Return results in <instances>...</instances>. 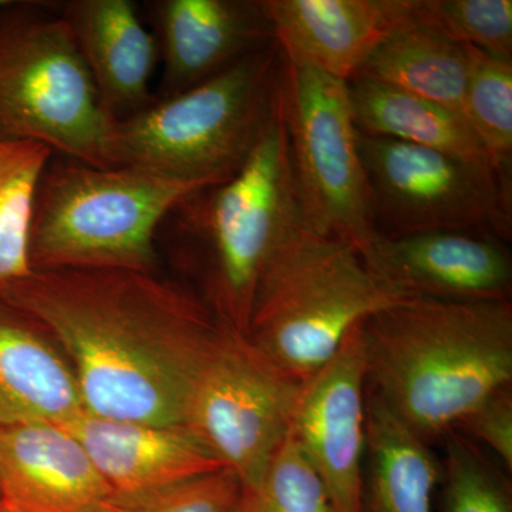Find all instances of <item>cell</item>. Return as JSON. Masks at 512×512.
<instances>
[{
  "mask_svg": "<svg viewBox=\"0 0 512 512\" xmlns=\"http://www.w3.org/2000/svg\"><path fill=\"white\" fill-rule=\"evenodd\" d=\"M56 340L84 412L184 426L192 384L224 323L197 292L157 272L33 269L0 288Z\"/></svg>",
  "mask_w": 512,
  "mask_h": 512,
  "instance_id": "obj_1",
  "label": "cell"
},
{
  "mask_svg": "<svg viewBox=\"0 0 512 512\" xmlns=\"http://www.w3.org/2000/svg\"><path fill=\"white\" fill-rule=\"evenodd\" d=\"M367 393L433 446L512 386V303L410 298L363 320Z\"/></svg>",
  "mask_w": 512,
  "mask_h": 512,
  "instance_id": "obj_2",
  "label": "cell"
},
{
  "mask_svg": "<svg viewBox=\"0 0 512 512\" xmlns=\"http://www.w3.org/2000/svg\"><path fill=\"white\" fill-rule=\"evenodd\" d=\"M302 224L281 106L245 164L227 180L191 192L170 212L167 229L191 255L202 301L247 338L265 266Z\"/></svg>",
  "mask_w": 512,
  "mask_h": 512,
  "instance_id": "obj_3",
  "label": "cell"
},
{
  "mask_svg": "<svg viewBox=\"0 0 512 512\" xmlns=\"http://www.w3.org/2000/svg\"><path fill=\"white\" fill-rule=\"evenodd\" d=\"M284 56L274 42L143 110L114 120L111 164L220 183L245 164L279 110Z\"/></svg>",
  "mask_w": 512,
  "mask_h": 512,
  "instance_id": "obj_4",
  "label": "cell"
},
{
  "mask_svg": "<svg viewBox=\"0 0 512 512\" xmlns=\"http://www.w3.org/2000/svg\"><path fill=\"white\" fill-rule=\"evenodd\" d=\"M215 184V183H214ZM210 185L143 168L96 167L53 154L30 222L33 269L157 272V239L170 212Z\"/></svg>",
  "mask_w": 512,
  "mask_h": 512,
  "instance_id": "obj_5",
  "label": "cell"
},
{
  "mask_svg": "<svg viewBox=\"0 0 512 512\" xmlns=\"http://www.w3.org/2000/svg\"><path fill=\"white\" fill-rule=\"evenodd\" d=\"M406 299L369 268L359 249L301 224L262 272L247 338L305 382L362 320Z\"/></svg>",
  "mask_w": 512,
  "mask_h": 512,
  "instance_id": "obj_6",
  "label": "cell"
},
{
  "mask_svg": "<svg viewBox=\"0 0 512 512\" xmlns=\"http://www.w3.org/2000/svg\"><path fill=\"white\" fill-rule=\"evenodd\" d=\"M10 2L0 13V138L45 144L57 156L114 167L104 109L62 15Z\"/></svg>",
  "mask_w": 512,
  "mask_h": 512,
  "instance_id": "obj_7",
  "label": "cell"
},
{
  "mask_svg": "<svg viewBox=\"0 0 512 512\" xmlns=\"http://www.w3.org/2000/svg\"><path fill=\"white\" fill-rule=\"evenodd\" d=\"M279 106L302 224L370 255L377 234L348 83L286 62Z\"/></svg>",
  "mask_w": 512,
  "mask_h": 512,
  "instance_id": "obj_8",
  "label": "cell"
},
{
  "mask_svg": "<svg viewBox=\"0 0 512 512\" xmlns=\"http://www.w3.org/2000/svg\"><path fill=\"white\" fill-rule=\"evenodd\" d=\"M301 387L224 325L192 384L184 426L249 488L291 433Z\"/></svg>",
  "mask_w": 512,
  "mask_h": 512,
  "instance_id": "obj_9",
  "label": "cell"
},
{
  "mask_svg": "<svg viewBox=\"0 0 512 512\" xmlns=\"http://www.w3.org/2000/svg\"><path fill=\"white\" fill-rule=\"evenodd\" d=\"M373 222L382 237L467 231L505 242L512 185L439 151L359 133Z\"/></svg>",
  "mask_w": 512,
  "mask_h": 512,
  "instance_id": "obj_10",
  "label": "cell"
},
{
  "mask_svg": "<svg viewBox=\"0 0 512 512\" xmlns=\"http://www.w3.org/2000/svg\"><path fill=\"white\" fill-rule=\"evenodd\" d=\"M362 322L338 352L302 382L291 434L318 471L338 512H360L367 427Z\"/></svg>",
  "mask_w": 512,
  "mask_h": 512,
  "instance_id": "obj_11",
  "label": "cell"
},
{
  "mask_svg": "<svg viewBox=\"0 0 512 512\" xmlns=\"http://www.w3.org/2000/svg\"><path fill=\"white\" fill-rule=\"evenodd\" d=\"M367 265L406 298L511 301L512 259L500 239L467 231L377 237Z\"/></svg>",
  "mask_w": 512,
  "mask_h": 512,
  "instance_id": "obj_12",
  "label": "cell"
},
{
  "mask_svg": "<svg viewBox=\"0 0 512 512\" xmlns=\"http://www.w3.org/2000/svg\"><path fill=\"white\" fill-rule=\"evenodd\" d=\"M164 62L160 96H173L274 42L262 0H160L153 3Z\"/></svg>",
  "mask_w": 512,
  "mask_h": 512,
  "instance_id": "obj_13",
  "label": "cell"
},
{
  "mask_svg": "<svg viewBox=\"0 0 512 512\" xmlns=\"http://www.w3.org/2000/svg\"><path fill=\"white\" fill-rule=\"evenodd\" d=\"M409 0H262L286 62L348 83L403 19Z\"/></svg>",
  "mask_w": 512,
  "mask_h": 512,
  "instance_id": "obj_14",
  "label": "cell"
},
{
  "mask_svg": "<svg viewBox=\"0 0 512 512\" xmlns=\"http://www.w3.org/2000/svg\"><path fill=\"white\" fill-rule=\"evenodd\" d=\"M110 494L86 448L63 424L0 426V501L32 512H89Z\"/></svg>",
  "mask_w": 512,
  "mask_h": 512,
  "instance_id": "obj_15",
  "label": "cell"
},
{
  "mask_svg": "<svg viewBox=\"0 0 512 512\" xmlns=\"http://www.w3.org/2000/svg\"><path fill=\"white\" fill-rule=\"evenodd\" d=\"M113 493H140L221 470L185 426L113 420L82 412L64 423Z\"/></svg>",
  "mask_w": 512,
  "mask_h": 512,
  "instance_id": "obj_16",
  "label": "cell"
},
{
  "mask_svg": "<svg viewBox=\"0 0 512 512\" xmlns=\"http://www.w3.org/2000/svg\"><path fill=\"white\" fill-rule=\"evenodd\" d=\"M104 109L116 120L147 107L160 52L131 0H73L60 12Z\"/></svg>",
  "mask_w": 512,
  "mask_h": 512,
  "instance_id": "obj_17",
  "label": "cell"
},
{
  "mask_svg": "<svg viewBox=\"0 0 512 512\" xmlns=\"http://www.w3.org/2000/svg\"><path fill=\"white\" fill-rule=\"evenodd\" d=\"M84 412L72 366L36 319L0 298V426Z\"/></svg>",
  "mask_w": 512,
  "mask_h": 512,
  "instance_id": "obj_18",
  "label": "cell"
},
{
  "mask_svg": "<svg viewBox=\"0 0 512 512\" xmlns=\"http://www.w3.org/2000/svg\"><path fill=\"white\" fill-rule=\"evenodd\" d=\"M440 458L367 393L360 512H437Z\"/></svg>",
  "mask_w": 512,
  "mask_h": 512,
  "instance_id": "obj_19",
  "label": "cell"
},
{
  "mask_svg": "<svg viewBox=\"0 0 512 512\" xmlns=\"http://www.w3.org/2000/svg\"><path fill=\"white\" fill-rule=\"evenodd\" d=\"M348 87L359 133L439 151L498 175L476 134L456 111L367 77H353Z\"/></svg>",
  "mask_w": 512,
  "mask_h": 512,
  "instance_id": "obj_20",
  "label": "cell"
},
{
  "mask_svg": "<svg viewBox=\"0 0 512 512\" xmlns=\"http://www.w3.org/2000/svg\"><path fill=\"white\" fill-rule=\"evenodd\" d=\"M356 76L406 90L464 117V47L413 22L409 2L406 15L373 50Z\"/></svg>",
  "mask_w": 512,
  "mask_h": 512,
  "instance_id": "obj_21",
  "label": "cell"
},
{
  "mask_svg": "<svg viewBox=\"0 0 512 512\" xmlns=\"http://www.w3.org/2000/svg\"><path fill=\"white\" fill-rule=\"evenodd\" d=\"M53 154L45 144L0 138V288L32 272L29 237L33 205Z\"/></svg>",
  "mask_w": 512,
  "mask_h": 512,
  "instance_id": "obj_22",
  "label": "cell"
},
{
  "mask_svg": "<svg viewBox=\"0 0 512 512\" xmlns=\"http://www.w3.org/2000/svg\"><path fill=\"white\" fill-rule=\"evenodd\" d=\"M467 57L463 114L498 177L511 184L512 60L463 46Z\"/></svg>",
  "mask_w": 512,
  "mask_h": 512,
  "instance_id": "obj_23",
  "label": "cell"
},
{
  "mask_svg": "<svg viewBox=\"0 0 512 512\" xmlns=\"http://www.w3.org/2000/svg\"><path fill=\"white\" fill-rule=\"evenodd\" d=\"M441 443L440 512H512L511 474L456 430Z\"/></svg>",
  "mask_w": 512,
  "mask_h": 512,
  "instance_id": "obj_24",
  "label": "cell"
},
{
  "mask_svg": "<svg viewBox=\"0 0 512 512\" xmlns=\"http://www.w3.org/2000/svg\"><path fill=\"white\" fill-rule=\"evenodd\" d=\"M409 16L456 45L512 60L511 0H409Z\"/></svg>",
  "mask_w": 512,
  "mask_h": 512,
  "instance_id": "obj_25",
  "label": "cell"
},
{
  "mask_svg": "<svg viewBox=\"0 0 512 512\" xmlns=\"http://www.w3.org/2000/svg\"><path fill=\"white\" fill-rule=\"evenodd\" d=\"M241 512L338 510L318 471L289 433L258 483L244 488Z\"/></svg>",
  "mask_w": 512,
  "mask_h": 512,
  "instance_id": "obj_26",
  "label": "cell"
},
{
  "mask_svg": "<svg viewBox=\"0 0 512 512\" xmlns=\"http://www.w3.org/2000/svg\"><path fill=\"white\" fill-rule=\"evenodd\" d=\"M244 487L228 468L181 483L113 493L89 512H241Z\"/></svg>",
  "mask_w": 512,
  "mask_h": 512,
  "instance_id": "obj_27",
  "label": "cell"
},
{
  "mask_svg": "<svg viewBox=\"0 0 512 512\" xmlns=\"http://www.w3.org/2000/svg\"><path fill=\"white\" fill-rule=\"evenodd\" d=\"M456 431L512 474V386L497 390L474 407Z\"/></svg>",
  "mask_w": 512,
  "mask_h": 512,
  "instance_id": "obj_28",
  "label": "cell"
},
{
  "mask_svg": "<svg viewBox=\"0 0 512 512\" xmlns=\"http://www.w3.org/2000/svg\"><path fill=\"white\" fill-rule=\"evenodd\" d=\"M0 512H32V511L23 510V508L15 507V505L5 503V501H0Z\"/></svg>",
  "mask_w": 512,
  "mask_h": 512,
  "instance_id": "obj_29",
  "label": "cell"
},
{
  "mask_svg": "<svg viewBox=\"0 0 512 512\" xmlns=\"http://www.w3.org/2000/svg\"><path fill=\"white\" fill-rule=\"evenodd\" d=\"M10 5L9 0H0V13L3 12Z\"/></svg>",
  "mask_w": 512,
  "mask_h": 512,
  "instance_id": "obj_30",
  "label": "cell"
}]
</instances>
